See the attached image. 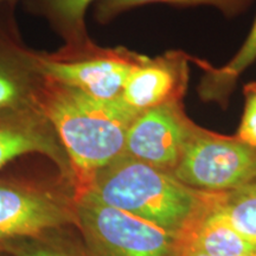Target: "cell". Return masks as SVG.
<instances>
[{
	"mask_svg": "<svg viewBox=\"0 0 256 256\" xmlns=\"http://www.w3.org/2000/svg\"><path fill=\"white\" fill-rule=\"evenodd\" d=\"M40 107L75 172L78 191L101 168L124 156L128 128L142 113L121 96L102 100L54 82L49 83Z\"/></svg>",
	"mask_w": 256,
	"mask_h": 256,
	"instance_id": "1",
	"label": "cell"
},
{
	"mask_svg": "<svg viewBox=\"0 0 256 256\" xmlns=\"http://www.w3.org/2000/svg\"><path fill=\"white\" fill-rule=\"evenodd\" d=\"M82 190L182 240L215 206L220 194L194 190L168 172L124 154L101 168Z\"/></svg>",
	"mask_w": 256,
	"mask_h": 256,
	"instance_id": "2",
	"label": "cell"
},
{
	"mask_svg": "<svg viewBox=\"0 0 256 256\" xmlns=\"http://www.w3.org/2000/svg\"><path fill=\"white\" fill-rule=\"evenodd\" d=\"M75 224L87 256H179L183 240L154 224L78 191Z\"/></svg>",
	"mask_w": 256,
	"mask_h": 256,
	"instance_id": "3",
	"label": "cell"
},
{
	"mask_svg": "<svg viewBox=\"0 0 256 256\" xmlns=\"http://www.w3.org/2000/svg\"><path fill=\"white\" fill-rule=\"evenodd\" d=\"M171 174L194 190L234 191L256 178V147L197 126Z\"/></svg>",
	"mask_w": 256,
	"mask_h": 256,
	"instance_id": "4",
	"label": "cell"
},
{
	"mask_svg": "<svg viewBox=\"0 0 256 256\" xmlns=\"http://www.w3.org/2000/svg\"><path fill=\"white\" fill-rule=\"evenodd\" d=\"M196 127L182 102L150 108L128 128L124 154L172 174Z\"/></svg>",
	"mask_w": 256,
	"mask_h": 256,
	"instance_id": "5",
	"label": "cell"
},
{
	"mask_svg": "<svg viewBox=\"0 0 256 256\" xmlns=\"http://www.w3.org/2000/svg\"><path fill=\"white\" fill-rule=\"evenodd\" d=\"M145 60L126 50H110L72 62L34 56L28 58V63L34 72L49 82L112 100L120 98L128 76Z\"/></svg>",
	"mask_w": 256,
	"mask_h": 256,
	"instance_id": "6",
	"label": "cell"
},
{
	"mask_svg": "<svg viewBox=\"0 0 256 256\" xmlns=\"http://www.w3.org/2000/svg\"><path fill=\"white\" fill-rule=\"evenodd\" d=\"M74 206L49 191L0 183V247L75 223Z\"/></svg>",
	"mask_w": 256,
	"mask_h": 256,
	"instance_id": "7",
	"label": "cell"
},
{
	"mask_svg": "<svg viewBox=\"0 0 256 256\" xmlns=\"http://www.w3.org/2000/svg\"><path fill=\"white\" fill-rule=\"evenodd\" d=\"M182 51H171L138 64L128 76L121 98L144 112L158 106L182 102L188 83V60Z\"/></svg>",
	"mask_w": 256,
	"mask_h": 256,
	"instance_id": "8",
	"label": "cell"
},
{
	"mask_svg": "<svg viewBox=\"0 0 256 256\" xmlns=\"http://www.w3.org/2000/svg\"><path fill=\"white\" fill-rule=\"evenodd\" d=\"M30 153L49 156L66 174L72 171L55 130L40 110L0 113V170Z\"/></svg>",
	"mask_w": 256,
	"mask_h": 256,
	"instance_id": "9",
	"label": "cell"
},
{
	"mask_svg": "<svg viewBox=\"0 0 256 256\" xmlns=\"http://www.w3.org/2000/svg\"><path fill=\"white\" fill-rule=\"evenodd\" d=\"M183 249L204 256H241L256 252V246L235 229L216 203L183 240Z\"/></svg>",
	"mask_w": 256,
	"mask_h": 256,
	"instance_id": "10",
	"label": "cell"
},
{
	"mask_svg": "<svg viewBox=\"0 0 256 256\" xmlns=\"http://www.w3.org/2000/svg\"><path fill=\"white\" fill-rule=\"evenodd\" d=\"M192 60L206 72L198 87V94L202 100L224 104L228 101L230 92L241 74L256 60V19L241 49L226 66L216 68L206 62Z\"/></svg>",
	"mask_w": 256,
	"mask_h": 256,
	"instance_id": "11",
	"label": "cell"
},
{
	"mask_svg": "<svg viewBox=\"0 0 256 256\" xmlns=\"http://www.w3.org/2000/svg\"><path fill=\"white\" fill-rule=\"evenodd\" d=\"M32 72L28 60L20 63L0 56V113L34 110Z\"/></svg>",
	"mask_w": 256,
	"mask_h": 256,
	"instance_id": "12",
	"label": "cell"
},
{
	"mask_svg": "<svg viewBox=\"0 0 256 256\" xmlns=\"http://www.w3.org/2000/svg\"><path fill=\"white\" fill-rule=\"evenodd\" d=\"M217 208L241 235L256 246V178L236 190L220 194Z\"/></svg>",
	"mask_w": 256,
	"mask_h": 256,
	"instance_id": "13",
	"label": "cell"
},
{
	"mask_svg": "<svg viewBox=\"0 0 256 256\" xmlns=\"http://www.w3.org/2000/svg\"><path fill=\"white\" fill-rule=\"evenodd\" d=\"M249 2L250 0H101L98 6V17L104 22L119 14L124 10L148 4V2H168V4L184 6L214 5L226 14H232L247 5Z\"/></svg>",
	"mask_w": 256,
	"mask_h": 256,
	"instance_id": "14",
	"label": "cell"
},
{
	"mask_svg": "<svg viewBox=\"0 0 256 256\" xmlns=\"http://www.w3.org/2000/svg\"><path fill=\"white\" fill-rule=\"evenodd\" d=\"M40 8L64 28L78 30L88 6L95 0H40ZM101 2V0H100Z\"/></svg>",
	"mask_w": 256,
	"mask_h": 256,
	"instance_id": "15",
	"label": "cell"
},
{
	"mask_svg": "<svg viewBox=\"0 0 256 256\" xmlns=\"http://www.w3.org/2000/svg\"><path fill=\"white\" fill-rule=\"evenodd\" d=\"M244 112L236 138L249 146L256 147V82L244 87Z\"/></svg>",
	"mask_w": 256,
	"mask_h": 256,
	"instance_id": "16",
	"label": "cell"
},
{
	"mask_svg": "<svg viewBox=\"0 0 256 256\" xmlns=\"http://www.w3.org/2000/svg\"><path fill=\"white\" fill-rule=\"evenodd\" d=\"M23 246L14 244L11 248L12 254L14 256H74L66 252V249L55 247L50 244H42V243H25Z\"/></svg>",
	"mask_w": 256,
	"mask_h": 256,
	"instance_id": "17",
	"label": "cell"
},
{
	"mask_svg": "<svg viewBox=\"0 0 256 256\" xmlns=\"http://www.w3.org/2000/svg\"><path fill=\"white\" fill-rule=\"evenodd\" d=\"M179 256H204V255H200V254H198V252H191V250H186V249L182 248L180 255H179ZM241 256H256V252H250V254L241 255Z\"/></svg>",
	"mask_w": 256,
	"mask_h": 256,
	"instance_id": "18",
	"label": "cell"
},
{
	"mask_svg": "<svg viewBox=\"0 0 256 256\" xmlns=\"http://www.w3.org/2000/svg\"><path fill=\"white\" fill-rule=\"evenodd\" d=\"M8 2V0H0V4H2V2Z\"/></svg>",
	"mask_w": 256,
	"mask_h": 256,
	"instance_id": "19",
	"label": "cell"
}]
</instances>
